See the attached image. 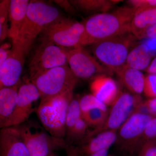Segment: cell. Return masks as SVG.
<instances>
[{"mask_svg": "<svg viewBox=\"0 0 156 156\" xmlns=\"http://www.w3.org/2000/svg\"><path fill=\"white\" fill-rule=\"evenodd\" d=\"M134 12V8L125 6L89 17L83 23L85 29L84 46L131 33Z\"/></svg>", "mask_w": 156, "mask_h": 156, "instance_id": "6da1fadb", "label": "cell"}, {"mask_svg": "<svg viewBox=\"0 0 156 156\" xmlns=\"http://www.w3.org/2000/svg\"><path fill=\"white\" fill-rule=\"evenodd\" d=\"M73 97V92H70L41 98L37 114L42 126L54 137L62 139L65 137L68 109Z\"/></svg>", "mask_w": 156, "mask_h": 156, "instance_id": "7a4b0ae2", "label": "cell"}, {"mask_svg": "<svg viewBox=\"0 0 156 156\" xmlns=\"http://www.w3.org/2000/svg\"><path fill=\"white\" fill-rule=\"evenodd\" d=\"M60 17L55 7L41 1H30L17 41L28 53L37 37L47 26Z\"/></svg>", "mask_w": 156, "mask_h": 156, "instance_id": "3957f363", "label": "cell"}, {"mask_svg": "<svg viewBox=\"0 0 156 156\" xmlns=\"http://www.w3.org/2000/svg\"><path fill=\"white\" fill-rule=\"evenodd\" d=\"M16 126L30 156H49L67 147L64 139L52 136L35 121L28 120Z\"/></svg>", "mask_w": 156, "mask_h": 156, "instance_id": "277c9868", "label": "cell"}, {"mask_svg": "<svg viewBox=\"0 0 156 156\" xmlns=\"http://www.w3.org/2000/svg\"><path fill=\"white\" fill-rule=\"evenodd\" d=\"M78 80L68 65L47 70L30 78L38 89L41 98L73 92Z\"/></svg>", "mask_w": 156, "mask_h": 156, "instance_id": "5b68a950", "label": "cell"}, {"mask_svg": "<svg viewBox=\"0 0 156 156\" xmlns=\"http://www.w3.org/2000/svg\"><path fill=\"white\" fill-rule=\"evenodd\" d=\"M135 38L130 33L103 40L92 44V52L103 66L116 73L126 64L129 49Z\"/></svg>", "mask_w": 156, "mask_h": 156, "instance_id": "8992f818", "label": "cell"}, {"mask_svg": "<svg viewBox=\"0 0 156 156\" xmlns=\"http://www.w3.org/2000/svg\"><path fill=\"white\" fill-rule=\"evenodd\" d=\"M43 38L66 49L84 46L85 26L83 23L60 16L45 27Z\"/></svg>", "mask_w": 156, "mask_h": 156, "instance_id": "52a82bcc", "label": "cell"}, {"mask_svg": "<svg viewBox=\"0 0 156 156\" xmlns=\"http://www.w3.org/2000/svg\"><path fill=\"white\" fill-rule=\"evenodd\" d=\"M153 116L134 112L117 130L116 143L127 156H136L135 147L148 123Z\"/></svg>", "mask_w": 156, "mask_h": 156, "instance_id": "ba28073f", "label": "cell"}, {"mask_svg": "<svg viewBox=\"0 0 156 156\" xmlns=\"http://www.w3.org/2000/svg\"><path fill=\"white\" fill-rule=\"evenodd\" d=\"M67 64L66 49L43 38L30 62V78L47 70Z\"/></svg>", "mask_w": 156, "mask_h": 156, "instance_id": "9c48e42d", "label": "cell"}, {"mask_svg": "<svg viewBox=\"0 0 156 156\" xmlns=\"http://www.w3.org/2000/svg\"><path fill=\"white\" fill-rule=\"evenodd\" d=\"M143 102L139 95L120 92L111 106L105 122L100 128L91 129L94 133L118 130L123 123L139 108Z\"/></svg>", "mask_w": 156, "mask_h": 156, "instance_id": "30bf717a", "label": "cell"}, {"mask_svg": "<svg viewBox=\"0 0 156 156\" xmlns=\"http://www.w3.org/2000/svg\"><path fill=\"white\" fill-rule=\"evenodd\" d=\"M66 53L69 66L78 79L88 80L112 73L82 46L66 49Z\"/></svg>", "mask_w": 156, "mask_h": 156, "instance_id": "8fae6325", "label": "cell"}, {"mask_svg": "<svg viewBox=\"0 0 156 156\" xmlns=\"http://www.w3.org/2000/svg\"><path fill=\"white\" fill-rule=\"evenodd\" d=\"M117 130L94 133L91 130L80 142L66 149V156H87L109 149L116 141Z\"/></svg>", "mask_w": 156, "mask_h": 156, "instance_id": "7c38bea8", "label": "cell"}, {"mask_svg": "<svg viewBox=\"0 0 156 156\" xmlns=\"http://www.w3.org/2000/svg\"><path fill=\"white\" fill-rule=\"evenodd\" d=\"M27 54L18 41L12 43L11 53L0 65V88L14 87L19 84L25 57Z\"/></svg>", "mask_w": 156, "mask_h": 156, "instance_id": "4fadbf2b", "label": "cell"}, {"mask_svg": "<svg viewBox=\"0 0 156 156\" xmlns=\"http://www.w3.org/2000/svg\"><path fill=\"white\" fill-rule=\"evenodd\" d=\"M41 95L35 85L30 81H27L19 86L18 99L12 126L20 125L28 121L30 115L37 108L35 105Z\"/></svg>", "mask_w": 156, "mask_h": 156, "instance_id": "5bb4252c", "label": "cell"}, {"mask_svg": "<svg viewBox=\"0 0 156 156\" xmlns=\"http://www.w3.org/2000/svg\"><path fill=\"white\" fill-rule=\"evenodd\" d=\"M0 156H30L17 126L1 128Z\"/></svg>", "mask_w": 156, "mask_h": 156, "instance_id": "9a60e30c", "label": "cell"}, {"mask_svg": "<svg viewBox=\"0 0 156 156\" xmlns=\"http://www.w3.org/2000/svg\"><path fill=\"white\" fill-rule=\"evenodd\" d=\"M20 84L0 89V128L12 127L16 111Z\"/></svg>", "mask_w": 156, "mask_h": 156, "instance_id": "2e32d148", "label": "cell"}, {"mask_svg": "<svg viewBox=\"0 0 156 156\" xmlns=\"http://www.w3.org/2000/svg\"><path fill=\"white\" fill-rule=\"evenodd\" d=\"M92 95L108 106H111L119 93L115 81L106 75L93 78L90 84Z\"/></svg>", "mask_w": 156, "mask_h": 156, "instance_id": "e0dca14e", "label": "cell"}, {"mask_svg": "<svg viewBox=\"0 0 156 156\" xmlns=\"http://www.w3.org/2000/svg\"><path fill=\"white\" fill-rule=\"evenodd\" d=\"M29 2L28 0H11L10 2L9 37L12 42L17 41L18 40L20 32L25 20Z\"/></svg>", "mask_w": 156, "mask_h": 156, "instance_id": "ac0fdd59", "label": "cell"}, {"mask_svg": "<svg viewBox=\"0 0 156 156\" xmlns=\"http://www.w3.org/2000/svg\"><path fill=\"white\" fill-rule=\"evenodd\" d=\"M156 23V7L135 9L131 24V33L142 39L145 31Z\"/></svg>", "mask_w": 156, "mask_h": 156, "instance_id": "d6986e66", "label": "cell"}, {"mask_svg": "<svg viewBox=\"0 0 156 156\" xmlns=\"http://www.w3.org/2000/svg\"><path fill=\"white\" fill-rule=\"evenodd\" d=\"M116 73L130 92L138 95L143 92L145 77L140 71L128 67L126 64Z\"/></svg>", "mask_w": 156, "mask_h": 156, "instance_id": "ffe728a7", "label": "cell"}, {"mask_svg": "<svg viewBox=\"0 0 156 156\" xmlns=\"http://www.w3.org/2000/svg\"><path fill=\"white\" fill-rule=\"evenodd\" d=\"M151 55L147 44L137 45L128 53L126 65L128 67L141 71L147 69L150 64Z\"/></svg>", "mask_w": 156, "mask_h": 156, "instance_id": "44dd1931", "label": "cell"}, {"mask_svg": "<svg viewBox=\"0 0 156 156\" xmlns=\"http://www.w3.org/2000/svg\"><path fill=\"white\" fill-rule=\"evenodd\" d=\"M117 1L108 0H77L70 1L73 5L85 12H107L115 4Z\"/></svg>", "mask_w": 156, "mask_h": 156, "instance_id": "7402d4cb", "label": "cell"}, {"mask_svg": "<svg viewBox=\"0 0 156 156\" xmlns=\"http://www.w3.org/2000/svg\"><path fill=\"white\" fill-rule=\"evenodd\" d=\"M87 122L81 117L69 134L65 137L67 147L76 144L83 140L91 130Z\"/></svg>", "mask_w": 156, "mask_h": 156, "instance_id": "603a6c76", "label": "cell"}, {"mask_svg": "<svg viewBox=\"0 0 156 156\" xmlns=\"http://www.w3.org/2000/svg\"><path fill=\"white\" fill-rule=\"evenodd\" d=\"M108 111L99 108L92 109L82 113V117L92 129L100 128L105 122Z\"/></svg>", "mask_w": 156, "mask_h": 156, "instance_id": "cb8c5ba5", "label": "cell"}, {"mask_svg": "<svg viewBox=\"0 0 156 156\" xmlns=\"http://www.w3.org/2000/svg\"><path fill=\"white\" fill-rule=\"evenodd\" d=\"M80 98V97L79 96H74L70 103L66 116V136L69 134L78 120L82 117Z\"/></svg>", "mask_w": 156, "mask_h": 156, "instance_id": "d4e9b609", "label": "cell"}, {"mask_svg": "<svg viewBox=\"0 0 156 156\" xmlns=\"http://www.w3.org/2000/svg\"><path fill=\"white\" fill-rule=\"evenodd\" d=\"M11 1H2L0 3V40L1 42L9 37V7Z\"/></svg>", "mask_w": 156, "mask_h": 156, "instance_id": "484cf974", "label": "cell"}, {"mask_svg": "<svg viewBox=\"0 0 156 156\" xmlns=\"http://www.w3.org/2000/svg\"><path fill=\"white\" fill-rule=\"evenodd\" d=\"M81 112H84L92 109L99 108L108 111L107 107L92 94H86L80 98Z\"/></svg>", "mask_w": 156, "mask_h": 156, "instance_id": "4316f807", "label": "cell"}, {"mask_svg": "<svg viewBox=\"0 0 156 156\" xmlns=\"http://www.w3.org/2000/svg\"><path fill=\"white\" fill-rule=\"evenodd\" d=\"M156 138V117H154L148 123L145 130L140 137L135 147L137 156L140 149L145 142Z\"/></svg>", "mask_w": 156, "mask_h": 156, "instance_id": "83f0119b", "label": "cell"}, {"mask_svg": "<svg viewBox=\"0 0 156 156\" xmlns=\"http://www.w3.org/2000/svg\"><path fill=\"white\" fill-rule=\"evenodd\" d=\"M143 92L149 98L156 97V73L149 74L145 77Z\"/></svg>", "mask_w": 156, "mask_h": 156, "instance_id": "f1b7e54d", "label": "cell"}, {"mask_svg": "<svg viewBox=\"0 0 156 156\" xmlns=\"http://www.w3.org/2000/svg\"><path fill=\"white\" fill-rule=\"evenodd\" d=\"M137 156H156V138L145 142L140 149Z\"/></svg>", "mask_w": 156, "mask_h": 156, "instance_id": "f546056e", "label": "cell"}, {"mask_svg": "<svg viewBox=\"0 0 156 156\" xmlns=\"http://www.w3.org/2000/svg\"><path fill=\"white\" fill-rule=\"evenodd\" d=\"M142 109H145L147 113L154 116L156 111V97L143 101L136 111L140 112Z\"/></svg>", "mask_w": 156, "mask_h": 156, "instance_id": "4dcf8cb0", "label": "cell"}, {"mask_svg": "<svg viewBox=\"0 0 156 156\" xmlns=\"http://www.w3.org/2000/svg\"><path fill=\"white\" fill-rule=\"evenodd\" d=\"M128 3L135 9L156 7V0H130Z\"/></svg>", "mask_w": 156, "mask_h": 156, "instance_id": "1f68e13d", "label": "cell"}, {"mask_svg": "<svg viewBox=\"0 0 156 156\" xmlns=\"http://www.w3.org/2000/svg\"><path fill=\"white\" fill-rule=\"evenodd\" d=\"M11 45L9 44L2 45L0 48V65L3 64L11 52Z\"/></svg>", "mask_w": 156, "mask_h": 156, "instance_id": "d6a6232c", "label": "cell"}, {"mask_svg": "<svg viewBox=\"0 0 156 156\" xmlns=\"http://www.w3.org/2000/svg\"><path fill=\"white\" fill-rule=\"evenodd\" d=\"M144 38L156 40V23L146 30L143 37V39Z\"/></svg>", "mask_w": 156, "mask_h": 156, "instance_id": "836d02e7", "label": "cell"}, {"mask_svg": "<svg viewBox=\"0 0 156 156\" xmlns=\"http://www.w3.org/2000/svg\"><path fill=\"white\" fill-rule=\"evenodd\" d=\"M54 2L65 9L66 11H72L73 10L72 6L70 2L67 1H56Z\"/></svg>", "mask_w": 156, "mask_h": 156, "instance_id": "e575fe53", "label": "cell"}, {"mask_svg": "<svg viewBox=\"0 0 156 156\" xmlns=\"http://www.w3.org/2000/svg\"><path fill=\"white\" fill-rule=\"evenodd\" d=\"M146 71L149 74L156 73V57L151 62Z\"/></svg>", "mask_w": 156, "mask_h": 156, "instance_id": "d590c367", "label": "cell"}, {"mask_svg": "<svg viewBox=\"0 0 156 156\" xmlns=\"http://www.w3.org/2000/svg\"><path fill=\"white\" fill-rule=\"evenodd\" d=\"M108 150H103L100 151L96 153L87 156H108Z\"/></svg>", "mask_w": 156, "mask_h": 156, "instance_id": "8d00e7d4", "label": "cell"}, {"mask_svg": "<svg viewBox=\"0 0 156 156\" xmlns=\"http://www.w3.org/2000/svg\"><path fill=\"white\" fill-rule=\"evenodd\" d=\"M49 156H55V153H54L51 154V155H50Z\"/></svg>", "mask_w": 156, "mask_h": 156, "instance_id": "74e56055", "label": "cell"}, {"mask_svg": "<svg viewBox=\"0 0 156 156\" xmlns=\"http://www.w3.org/2000/svg\"><path fill=\"white\" fill-rule=\"evenodd\" d=\"M108 156H114L113 155L111 154H108Z\"/></svg>", "mask_w": 156, "mask_h": 156, "instance_id": "f35d334b", "label": "cell"}, {"mask_svg": "<svg viewBox=\"0 0 156 156\" xmlns=\"http://www.w3.org/2000/svg\"><path fill=\"white\" fill-rule=\"evenodd\" d=\"M154 116L156 117V111L155 112V114H154Z\"/></svg>", "mask_w": 156, "mask_h": 156, "instance_id": "ab89813d", "label": "cell"}]
</instances>
